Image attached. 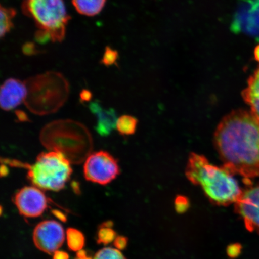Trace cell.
<instances>
[{"label": "cell", "instance_id": "obj_21", "mask_svg": "<svg viewBox=\"0 0 259 259\" xmlns=\"http://www.w3.org/2000/svg\"><path fill=\"white\" fill-rule=\"evenodd\" d=\"M118 54L115 50L110 47H106L101 63L105 66H110L115 64L117 61Z\"/></svg>", "mask_w": 259, "mask_h": 259}, {"label": "cell", "instance_id": "obj_23", "mask_svg": "<svg viewBox=\"0 0 259 259\" xmlns=\"http://www.w3.org/2000/svg\"><path fill=\"white\" fill-rule=\"evenodd\" d=\"M242 247L240 244H235L229 245L227 248V254L230 258H235L241 254Z\"/></svg>", "mask_w": 259, "mask_h": 259}, {"label": "cell", "instance_id": "obj_12", "mask_svg": "<svg viewBox=\"0 0 259 259\" xmlns=\"http://www.w3.org/2000/svg\"><path fill=\"white\" fill-rule=\"evenodd\" d=\"M27 95V89L25 82L15 78L6 80L0 92L2 109L5 111H12L24 102Z\"/></svg>", "mask_w": 259, "mask_h": 259}, {"label": "cell", "instance_id": "obj_27", "mask_svg": "<svg viewBox=\"0 0 259 259\" xmlns=\"http://www.w3.org/2000/svg\"><path fill=\"white\" fill-rule=\"evenodd\" d=\"M52 213H53L58 220H61V221L63 222H66L67 221L66 216L65 215L63 212L60 211V210H53V211H52Z\"/></svg>", "mask_w": 259, "mask_h": 259}, {"label": "cell", "instance_id": "obj_22", "mask_svg": "<svg viewBox=\"0 0 259 259\" xmlns=\"http://www.w3.org/2000/svg\"><path fill=\"white\" fill-rule=\"evenodd\" d=\"M175 205H176V209L178 212L183 213L189 208L190 203L187 197L179 196L176 199Z\"/></svg>", "mask_w": 259, "mask_h": 259}, {"label": "cell", "instance_id": "obj_17", "mask_svg": "<svg viewBox=\"0 0 259 259\" xmlns=\"http://www.w3.org/2000/svg\"><path fill=\"white\" fill-rule=\"evenodd\" d=\"M138 120L131 115H122L118 118L116 128L122 135H134L137 130Z\"/></svg>", "mask_w": 259, "mask_h": 259}, {"label": "cell", "instance_id": "obj_11", "mask_svg": "<svg viewBox=\"0 0 259 259\" xmlns=\"http://www.w3.org/2000/svg\"><path fill=\"white\" fill-rule=\"evenodd\" d=\"M232 29L244 32L259 41V0H240Z\"/></svg>", "mask_w": 259, "mask_h": 259}, {"label": "cell", "instance_id": "obj_4", "mask_svg": "<svg viewBox=\"0 0 259 259\" xmlns=\"http://www.w3.org/2000/svg\"><path fill=\"white\" fill-rule=\"evenodd\" d=\"M27 95L24 103L35 115H46L56 112L67 101L69 84L62 74L49 72L24 81Z\"/></svg>", "mask_w": 259, "mask_h": 259}, {"label": "cell", "instance_id": "obj_3", "mask_svg": "<svg viewBox=\"0 0 259 259\" xmlns=\"http://www.w3.org/2000/svg\"><path fill=\"white\" fill-rule=\"evenodd\" d=\"M39 138L45 148L62 154L71 164L83 163L93 148L89 129L80 122L71 119L49 123L41 130Z\"/></svg>", "mask_w": 259, "mask_h": 259}, {"label": "cell", "instance_id": "obj_18", "mask_svg": "<svg viewBox=\"0 0 259 259\" xmlns=\"http://www.w3.org/2000/svg\"><path fill=\"white\" fill-rule=\"evenodd\" d=\"M67 241L68 247L73 251L82 250L85 245V237L78 230L69 228L67 230Z\"/></svg>", "mask_w": 259, "mask_h": 259}, {"label": "cell", "instance_id": "obj_25", "mask_svg": "<svg viewBox=\"0 0 259 259\" xmlns=\"http://www.w3.org/2000/svg\"><path fill=\"white\" fill-rule=\"evenodd\" d=\"M80 100L83 102H88L92 99V94L90 91L83 90L80 94Z\"/></svg>", "mask_w": 259, "mask_h": 259}, {"label": "cell", "instance_id": "obj_24", "mask_svg": "<svg viewBox=\"0 0 259 259\" xmlns=\"http://www.w3.org/2000/svg\"><path fill=\"white\" fill-rule=\"evenodd\" d=\"M128 239L124 236H119L114 240L115 247L118 250H124L127 247Z\"/></svg>", "mask_w": 259, "mask_h": 259}, {"label": "cell", "instance_id": "obj_29", "mask_svg": "<svg viewBox=\"0 0 259 259\" xmlns=\"http://www.w3.org/2000/svg\"><path fill=\"white\" fill-rule=\"evenodd\" d=\"M9 171L7 167H6L5 166H3V165H2V169H1V175L2 177L3 176H6L8 174Z\"/></svg>", "mask_w": 259, "mask_h": 259}, {"label": "cell", "instance_id": "obj_10", "mask_svg": "<svg viewBox=\"0 0 259 259\" xmlns=\"http://www.w3.org/2000/svg\"><path fill=\"white\" fill-rule=\"evenodd\" d=\"M48 199L45 193L35 186L22 188L14 197V203L20 214L27 218H37L47 208Z\"/></svg>", "mask_w": 259, "mask_h": 259}, {"label": "cell", "instance_id": "obj_16", "mask_svg": "<svg viewBox=\"0 0 259 259\" xmlns=\"http://www.w3.org/2000/svg\"><path fill=\"white\" fill-rule=\"evenodd\" d=\"M1 27L0 35L3 38L11 31L14 27L13 19L16 15V10L12 8L4 7L1 6Z\"/></svg>", "mask_w": 259, "mask_h": 259}, {"label": "cell", "instance_id": "obj_28", "mask_svg": "<svg viewBox=\"0 0 259 259\" xmlns=\"http://www.w3.org/2000/svg\"><path fill=\"white\" fill-rule=\"evenodd\" d=\"M17 116L19 118V120L21 121H25L28 120L27 115H25V113L22 112H19L18 114H17Z\"/></svg>", "mask_w": 259, "mask_h": 259}, {"label": "cell", "instance_id": "obj_30", "mask_svg": "<svg viewBox=\"0 0 259 259\" xmlns=\"http://www.w3.org/2000/svg\"><path fill=\"white\" fill-rule=\"evenodd\" d=\"M254 57L255 59L259 62V45L255 47L254 50Z\"/></svg>", "mask_w": 259, "mask_h": 259}, {"label": "cell", "instance_id": "obj_13", "mask_svg": "<svg viewBox=\"0 0 259 259\" xmlns=\"http://www.w3.org/2000/svg\"><path fill=\"white\" fill-rule=\"evenodd\" d=\"M89 108L96 116V131L102 137H107L116 128L118 118L114 109L103 108L100 103L95 101L90 103Z\"/></svg>", "mask_w": 259, "mask_h": 259}, {"label": "cell", "instance_id": "obj_2", "mask_svg": "<svg viewBox=\"0 0 259 259\" xmlns=\"http://www.w3.org/2000/svg\"><path fill=\"white\" fill-rule=\"evenodd\" d=\"M187 179L202 188L205 196L214 205L227 206L235 203L242 191L238 181L224 166L210 163L202 155L191 153L186 169Z\"/></svg>", "mask_w": 259, "mask_h": 259}, {"label": "cell", "instance_id": "obj_9", "mask_svg": "<svg viewBox=\"0 0 259 259\" xmlns=\"http://www.w3.org/2000/svg\"><path fill=\"white\" fill-rule=\"evenodd\" d=\"M64 239L62 226L53 220L42 222L34 230L33 241L35 247L49 254L57 251L62 246Z\"/></svg>", "mask_w": 259, "mask_h": 259}, {"label": "cell", "instance_id": "obj_6", "mask_svg": "<svg viewBox=\"0 0 259 259\" xmlns=\"http://www.w3.org/2000/svg\"><path fill=\"white\" fill-rule=\"evenodd\" d=\"M22 11L36 25L38 41L61 42L64 39L70 20L64 0H25Z\"/></svg>", "mask_w": 259, "mask_h": 259}, {"label": "cell", "instance_id": "obj_15", "mask_svg": "<svg viewBox=\"0 0 259 259\" xmlns=\"http://www.w3.org/2000/svg\"><path fill=\"white\" fill-rule=\"evenodd\" d=\"M106 0H72V4L79 14L94 16L104 8Z\"/></svg>", "mask_w": 259, "mask_h": 259}, {"label": "cell", "instance_id": "obj_32", "mask_svg": "<svg viewBox=\"0 0 259 259\" xmlns=\"http://www.w3.org/2000/svg\"><path fill=\"white\" fill-rule=\"evenodd\" d=\"M75 259H92V257H86L85 258H78V257H76V258Z\"/></svg>", "mask_w": 259, "mask_h": 259}, {"label": "cell", "instance_id": "obj_1", "mask_svg": "<svg viewBox=\"0 0 259 259\" xmlns=\"http://www.w3.org/2000/svg\"><path fill=\"white\" fill-rule=\"evenodd\" d=\"M213 142L223 166L241 176L246 184L259 177V119L251 111L236 110L225 116Z\"/></svg>", "mask_w": 259, "mask_h": 259}, {"label": "cell", "instance_id": "obj_20", "mask_svg": "<svg viewBox=\"0 0 259 259\" xmlns=\"http://www.w3.org/2000/svg\"><path fill=\"white\" fill-rule=\"evenodd\" d=\"M94 259H126L120 251L112 248L102 249L95 255Z\"/></svg>", "mask_w": 259, "mask_h": 259}, {"label": "cell", "instance_id": "obj_19", "mask_svg": "<svg viewBox=\"0 0 259 259\" xmlns=\"http://www.w3.org/2000/svg\"><path fill=\"white\" fill-rule=\"evenodd\" d=\"M116 236V232L111 228L100 226L97 233V242L98 244L107 245L114 241Z\"/></svg>", "mask_w": 259, "mask_h": 259}, {"label": "cell", "instance_id": "obj_7", "mask_svg": "<svg viewBox=\"0 0 259 259\" xmlns=\"http://www.w3.org/2000/svg\"><path fill=\"white\" fill-rule=\"evenodd\" d=\"M120 173L117 160L107 151L91 153L83 166V175L87 181L106 185Z\"/></svg>", "mask_w": 259, "mask_h": 259}, {"label": "cell", "instance_id": "obj_5", "mask_svg": "<svg viewBox=\"0 0 259 259\" xmlns=\"http://www.w3.org/2000/svg\"><path fill=\"white\" fill-rule=\"evenodd\" d=\"M11 166L25 168L27 178L35 187L58 192L62 190L73 172L70 162L58 152L50 151L38 155L34 164L15 160H5Z\"/></svg>", "mask_w": 259, "mask_h": 259}, {"label": "cell", "instance_id": "obj_31", "mask_svg": "<svg viewBox=\"0 0 259 259\" xmlns=\"http://www.w3.org/2000/svg\"><path fill=\"white\" fill-rule=\"evenodd\" d=\"M100 226L106 227V228H112L113 226V222L111 221L106 222L103 223Z\"/></svg>", "mask_w": 259, "mask_h": 259}, {"label": "cell", "instance_id": "obj_14", "mask_svg": "<svg viewBox=\"0 0 259 259\" xmlns=\"http://www.w3.org/2000/svg\"><path fill=\"white\" fill-rule=\"evenodd\" d=\"M242 97L250 106L251 112L259 119V67L249 78L247 88L243 91Z\"/></svg>", "mask_w": 259, "mask_h": 259}, {"label": "cell", "instance_id": "obj_26", "mask_svg": "<svg viewBox=\"0 0 259 259\" xmlns=\"http://www.w3.org/2000/svg\"><path fill=\"white\" fill-rule=\"evenodd\" d=\"M53 259H69V256L66 252L56 251L54 253Z\"/></svg>", "mask_w": 259, "mask_h": 259}, {"label": "cell", "instance_id": "obj_8", "mask_svg": "<svg viewBox=\"0 0 259 259\" xmlns=\"http://www.w3.org/2000/svg\"><path fill=\"white\" fill-rule=\"evenodd\" d=\"M236 213L244 222L248 231L259 235V183L242 191L240 197L235 203Z\"/></svg>", "mask_w": 259, "mask_h": 259}]
</instances>
